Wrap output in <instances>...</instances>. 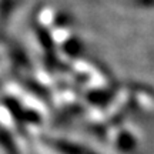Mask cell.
<instances>
[{"label":"cell","instance_id":"6da1fadb","mask_svg":"<svg viewBox=\"0 0 154 154\" xmlns=\"http://www.w3.org/2000/svg\"><path fill=\"white\" fill-rule=\"evenodd\" d=\"M5 106L7 107V110L10 111L11 116H13L16 120L24 121V113H26V110L19 104V101H17V100L10 99V97H6L5 99Z\"/></svg>","mask_w":154,"mask_h":154},{"label":"cell","instance_id":"7a4b0ae2","mask_svg":"<svg viewBox=\"0 0 154 154\" xmlns=\"http://www.w3.org/2000/svg\"><path fill=\"white\" fill-rule=\"evenodd\" d=\"M0 144L6 149V151L9 154H19V151L16 150V144L11 140V137L5 131V130H0Z\"/></svg>","mask_w":154,"mask_h":154},{"label":"cell","instance_id":"3957f363","mask_svg":"<svg viewBox=\"0 0 154 154\" xmlns=\"http://www.w3.org/2000/svg\"><path fill=\"white\" fill-rule=\"evenodd\" d=\"M37 33H38V40H40L42 46L44 47V50L46 51H51L53 50V40H51V36L49 34V32L44 30V29H38Z\"/></svg>","mask_w":154,"mask_h":154},{"label":"cell","instance_id":"277c9868","mask_svg":"<svg viewBox=\"0 0 154 154\" xmlns=\"http://www.w3.org/2000/svg\"><path fill=\"white\" fill-rule=\"evenodd\" d=\"M54 147L59 151H61L63 154H79V149L76 146H73L70 143H66V141H56L54 143Z\"/></svg>","mask_w":154,"mask_h":154}]
</instances>
